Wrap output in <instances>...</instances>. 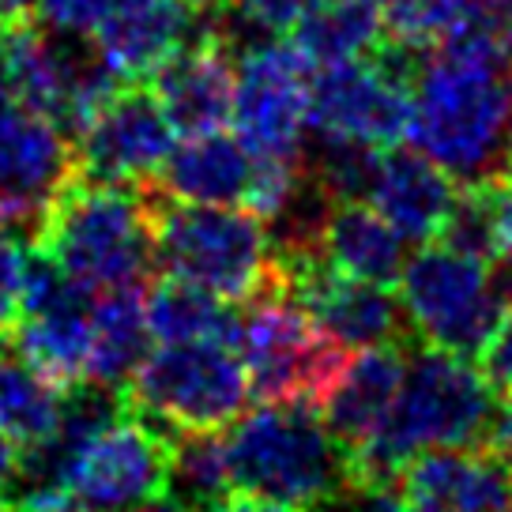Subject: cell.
<instances>
[{
    "label": "cell",
    "mask_w": 512,
    "mask_h": 512,
    "mask_svg": "<svg viewBox=\"0 0 512 512\" xmlns=\"http://www.w3.org/2000/svg\"><path fill=\"white\" fill-rule=\"evenodd\" d=\"M497 392L475 362L441 347H411L400 396L384 426L362 448L347 452L354 486H396L403 467L430 448L490 441Z\"/></svg>",
    "instance_id": "obj_1"
},
{
    "label": "cell",
    "mask_w": 512,
    "mask_h": 512,
    "mask_svg": "<svg viewBox=\"0 0 512 512\" xmlns=\"http://www.w3.org/2000/svg\"><path fill=\"white\" fill-rule=\"evenodd\" d=\"M223 441L230 486L241 497L320 512L354 486L347 448L332 437L313 403H260L230 422Z\"/></svg>",
    "instance_id": "obj_2"
},
{
    "label": "cell",
    "mask_w": 512,
    "mask_h": 512,
    "mask_svg": "<svg viewBox=\"0 0 512 512\" xmlns=\"http://www.w3.org/2000/svg\"><path fill=\"white\" fill-rule=\"evenodd\" d=\"M34 249L91 294L144 287L155 268L151 192L72 174L34 226Z\"/></svg>",
    "instance_id": "obj_3"
},
{
    "label": "cell",
    "mask_w": 512,
    "mask_h": 512,
    "mask_svg": "<svg viewBox=\"0 0 512 512\" xmlns=\"http://www.w3.org/2000/svg\"><path fill=\"white\" fill-rule=\"evenodd\" d=\"M411 144L456 185H479L512 170L501 64L430 53L411 87Z\"/></svg>",
    "instance_id": "obj_4"
},
{
    "label": "cell",
    "mask_w": 512,
    "mask_h": 512,
    "mask_svg": "<svg viewBox=\"0 0 512 512\" xmlns=\"http://www.w3.org/2000/svg\"><path fill=\"white\" fill-rule=\"evenodd\" d=\"M155 264L162 275L208 290L223 302H253L279 287V253L264 219L245 208L181 204L151 189Z\"/></svg>",
    "instance_id": "obj_5"
},
{
    "label": "cell",
    "mask_w": 512,
    "mask_h": 512,
    "mask_svg": "<svg viewBox=\"0 0 512 512\" xmlns=\"http://www.w3.org/2000/svg\"><path fill=\"white\" fill-rule=\"evenodd\" d=\"M253 396L238 347L219 339L159 343L128 381L132 411L166 433L226 430Z\"/></svg>",
    "instance_id": "obj_6"
},
{
    "label": "cell",
    "mask_w": 512,
    "mask_h": 512,
    "mask_svg": "<svg viewBox=\"0 0 512 512\" xmlns=\"http://www.w3.org/2000/svg\"><path fill=\"white\" fill-rule=\"evenodd\" d=\"M400 302L422 343L475 358L512 302V279L486 260L422 245L403 260Z\"/></svg>",
    "instance_id": "obj_7"
},
{
    "label": "cell",
    "mask_w": 512,
    "mask_h": 512,
    "mask_svg": "<svg viewBox=\"0 0 512 512\" xmlns=\"http://www.w3.org/2000/svg\"><path fill=\"white\" fill-rule=\"evenodd\" d=\"M0 76L27 110L46 117L72 140L121 87L98 46H87V38L76 34L53 31L46 23L8 27L0 38Z\"/></svg>",
    "instance_id": "obj_8"
},
{
    "label": "cell",
    "mask_w": 512,
    "mask_h": 512,
    "mask_svg": "<svg viewBox=\"0 0 512 512\" xmlns=\"http://www.w3.org/2000/svg\"><path fill=\"white\" fill-rule=\"evenodd\" d=\"M238 354L260 403L302 400L313 407H320L351 358L283 287L253 298L241 313Z\"/></svg>",
    "instance_id": "obj_9"
},
{
    "label": "cell",
    "mask_w": 512,
    "mask_h": 512,
    "mask_svg": "<svg viewBox=\"0 0 512 512\" xmlns=\"http://www.w3.org/2000/svg\"><path fill=\"white\" fill-rule=\"evenodd\" d=\"M313 68L290 42L260 38L234 57V128L260 159L302 162Z\"/></svg>",
    "instance_id": "obj_10"
},
{
    "label": "cell",
    "mask_w": 512,
    "mask_h": 512,
    "mask_svg": "<svg viewBox=\"0 0 512 512\" xmlns=\"http://www.w3.org/2000/svg\"><path fill=\"white\" fill-rule=\"evenodd\" d=\"M174 433L128 411L80 448L68 471L76 512H132L170 490Z\"/></svg>",
    "instance_id": "obj_11"
},
{
    "label": "cell",
    "mask_w": 512,
    "mask_h": 512,
    "mask_svg": "<svg viewBox=\"0 0 512 512\" xmlns=\"http://www.w3.org/2000/svg\"><path fill=\"white\" fill-rule=\"evenodd\" d=\"M279 287L347 354L388 343H415L407 309L392 290L343 275L320 253L279 260Z\"/></svg>",
    "instance_id": "obj_12"
},
{
    "label": "cell",
    "mask_w": 512,
    "mask_h": 512,
    "mask_svg": "<svg viewBox=\"0 0 512 512\" xmlns=\"http://www.w3.org/2000/svg\"><path fill=\"white\" fill-rule=\"evenodd\" d=\"M76 174L128 189L155 185L174 151V125L159 95L140 83L117 87L76 136Z\"/></svg>",
    "instance_id": "obj_13"
},
{
    "label": "cell",
    "mask_w": 512,
    "mask_h": 512,
    "mask_svg": "<svg viewBox=\"0 0 512 512\" xmlns=\"http://www.w3.org/2000/svg\"><path fill=\"white\" fill-rule=\"evenodd\" d=\"M407 128H411V83L388 76L369 57L313 68L309 132L388 151L407 140Z\"/></svg>",
    "instance_id": "obj_14"
},
{
    "label": "cell",
    "mask_w": 512,
    "mask_h": 512,
    "mask_svg": "<svg viewBox=\"0 0 512 512\" xmlns=\"http://www.w3.org/2000/svg\"><path fill=\"white\" fill-rule=\"evenodd\" d=\"M76 174V151L57 125L12 98L0 110V226H38Z\"/></svg>",
    "instance_id": "obj_15"
},
{
    "label": "cell",
    "mask_w": 512,
    "mask_h": 512,
    "mask_svg": "<svg viewBox=\"0 0 512 512\" xmlns=\"http://www.w3.org/2000/svg\"><path fill=\"white\" fill-rule=\"evenodd\" d=\"M396 486L415 512H512V464L490 445L430 448Z\"/></svg>",
    "instance_id": "obj_16"
},
{
    "label": "cell",
    "mask_w": 512,
    "mask_h": 512,
    "mask_svg": "<svg viewBox=\"0 0 512 512\" xmlns=\"http://www.w3.org/2000/svg\"><path fill=\"white\" fill-rule=\"evenodd\" d=\"M208 19L204 12H192L185 0H121L98 27L95 46L117 80L144 83L192 46Z\"/></svg>",
    "instance_id": "obj_17"
},
{
    "label": "cell",
    "mask_w": 512,
    "mask_h": 512,
    "mask_svg": "<svg viewBox=\"0 0 512 512\" xmlns=\"http://www.w3.org/2000/svg\"><path fill=\"white\" fill-rule=\"evenodd\" d=\"M151 91L159 95L174 132L185 136L219 132L234 117V53L219 38V12L192 46L155 72Z\"/></svg>",
    "instance_id": "obj_18"
},
{
    "label": "cell",
    "mask_w": 512,
    "mask_h": 512,
    "mask_svg": "<svg viewBox=\"0 0 512 512\" xmlns=\"http://www.w3.org/2000/svg\"><path fill=\"white\" fill-rule=\"evenodd\" d=\"M411 347L415 343H388V347L351 354L336 384L328 388V396L320 400L324 426L347 452L362 448L384 426V418L400 396Z\"/></svg>",
    "instance_id": "obj_19"
},
{
    "label": "cell",
    "mask_w": 512,
    "mask_h": 512,
    "mask_svg": "<svg viewBox=\"0 0 512 512\" xmlns=\"http://www.w3.org/2000/svg\"><path fill=\"white\" fill-rule=\"evenodd\" d=\"M256 181V155L241 136L230 132H200L174 144L166 166L151 189L181 200V204H219V208H245Z\"/></svg>",
    "instance_id": "obj_20"
},
{
    "label": "cell",
    "mask_w": 512,
    "mask_h": 512,
    "mask_svg": "<svg viewBox=\"0 0 512 512\" xmlns=\"http://www.w3.org/2000/svg\"><path fill=\"white\" fill-rule=\"evenodd\" d=\"M456 189L460 185L418 147H388L377 162L369 204L400 230L403 241L430 245L445 226Z\"/></svg>",
    "instance_id": "obj_21"
},
{
    "label": "cell",
    "mask_w": 512,
    "mask_h": 512,
    "mask_svg": "<svg viewBox=\"0 0 512 512\" xmlns=\"http://www.w3.org/2000/svg\"><path fill=\"white\" fill-rule=\"evenodd\" d=\"M320 256L351 279L392 287L400 283L407 241L369 200L336 204L320 238Z\"/></svg>",
    "instance_id": "obj_22"
},
{
    "label": "cell",
    "mask_w": 512,
    "mask_h": 512,
    "mask_svg": "<svg viewBox=\"0 0 512 512\" xmlns=\"http://www.w3.org/2000/svg\"><path fill=\"white\" fill-rule=\"evenodd\" d=\"M381 38L377 0H305L302 16L290 27V46L309 68L362 61L381 46Z\"/></svg>",
    "instance_id": "obj_23"
},
{
    "label": "cell",
    "mask_w": 512,
    "mask_h": 512,
    "mask_svg": "<svg viewBox=\"0 0 512 512\" xmlns=\"http://www.w3.org/2000/svg\"><path fill=\"white\" fill-rule=\"evenodd\" d=\"M144 287H121L95 294L91 305V369L87 381L110 384V388H128L136 366L144 362L151 328H147Z\"/></svg>",
    "instance_id": "obj_24"
},
{
    "label": "cell",
    "mask_w": 512,
    "mask_h": 512,
    "mask_svg": "<svg viewBox=\"0 0 512 512\" xmlns=\"http://www.w3.org/2000/svg\"><path fill=\"white\" fill-rule=\"evenodd\" d=\"M144 309L155 343H189V339H219L230 347L241 343V313L234 302H223L208 290L170 275L147 290Z\"/></svg>",
    "instance_id": "obj_25"
},
{
    "label": "cell",
    "mask_w": 512,
    "mask_h": 512,
    "mask_svg": "<svg viewBox=\"0 0 512 512\" xmlns=\"http://www.w3.org/2000/svg\"><path fill=\"white\" fill-rule=\"evenodd\" d=\"M64 384L31 366L16 347H0V433L16 448L42 445L57 430Z\"/></svg>",
    "instance_id": "obj_26"
},
{
    "label": "cell",
    "mask_w": 512,
    "mask_h": 512,
    "mask_svg": "<svg viewBox=\"0 0 512 512\" xmlns=\"http://www.w3.org/2000/svg\"><path fill=\"white\" fill-rule=\"evenodd\" d=\"M177 505L189 512L219 509L234 497L230 467H226V441L219 430L208 433H174V460H170V490Z\"/></svg>",
    "instance_id": "obj_27"
},
{
    "label": "cell",
    "mask_w": 512,
    "mask_h": 512,
    "mask_svg": "<svg viewBox=\"0 0 512 512\" xmlns=\"http://www.w3.org/2000/svg\"><path fill=\"white\" fill-rule=\"evenodd\" d=\"M377 162H381L377 147L358 144V140H339V136H317V132H309L302 155L305 174L313 177L336 204L369 200Z\"/></svg>",
    "instance_id": "obj_28"
},
{
    "label": "cell",
    "mask_w": 512,
    "mask_h": 512,
    "mask_svg": "<svg viewBox=\"0 0 512 512\" xmlns=\"http://www.w3.org/2000/svg\"><path fill=\"white\" fill-rule=\"evenodd\" d=\"M437 245L475 256V260H486V264H497L494 189H490V181L456 189V200H452L445 226L437 234Z\"/></svg>",
    "instance_id": "obj_29"
},
{
    "label": "cell",
    "mask_w": 512,
    "mask_h": 512,
    "mask_svg": "<svg viewBox=\"0 0 512 512\" xmlns=\"http://www.w3.org/2000/svg\"><path fill=\"white\" fill-rule=\"evenodd\" d=\"M467 0H377L384 23V38L415 49L441 46V38L452 31Z\"/></svg>",
    "instance_id": "obj_30"
},
{
    "label": "cell",
    "mask_w": 512,
    "mask_h": 512,
    "mask_svg": "<svg viewBox=\"0 0 512 512\" xmlns=\"http://www.w3.org/2000/svg\"><path fill=\"white\" fill-rule=\"evenodd\" d=\"M305 0H230L219 12V38L238 57L249 42L290 34L302 16Z\"/></svg>",
    "instance_id": "obj_31"
},
{
    "label": "cell",
    "mask_w": 512,
    "mask_h": 512,
    "mask_svg": "<svg viewBox=\"0 0 512 512\" xmlns=\"http://www.w3.org/2000/svg\"><path fill=\"white\" fill-rule=\"evenodd\" d=\"M27 268H31V245H23L8 226H0V339L12 336L23 317Z\"/></svg>",
    "instance_id": "obj_32"
},
{
    "label": "cell",
    "mask_w": 512,
    "mask_h": 512,
    "mask_svg": "<svg viewBox=\"0 0 512 512\" xmlns=\"http://www.w3.org/2000/svg\"><path fill=\"white\" fill-rule=\"evenodd\" d=\"M121 0H42L38 19L61 34H76V38H91L98 27L113 16Z\"/></svg>",
    "instance_id": "obj_33"
},
{
    "label": "cell",
    "mask_w": 512,
    "mask_h": 512,
    "mask_svg": "<svg viewBox=\"0 0 512 512\" xmlns=\"http://www.w3.org/2000/svg\"><path fill=\"white\" fill-rule=\"evenodd\" d=\"M475 358H479L475 366H479V373L486 377V384L494 388L497 396L509 400L512 396V302L505 305V313H501V320H497V328L490 332L486 347H482Z\"/></svg>",
    "instance_id": "obj_34"
},
{
    "label": "cell",
    "mask_w": 512,
    "mask_h": 512,
    "mask_svg": "<svg viewBox=\"0 0 512 512\" xmlns=\"http://www.w3.org/2000/svg\"><path fill=\"white\" fill-rule=\"evenodd\" d=\"M332 512H415L400 494V486H351L339 497Z\"/></svg>",
    "instance_id": "obj_35"
},
{
    "label": "cell",
    "mask_w": 512,
    "mask_h": 512,
    "mask_svg": "<svg viewBox=\"0 0 512 512\" xmlns=\"http://www.w3.org/2000/svg\"><path fill=\"white\" fill-rule=\"evenodd\" d=\"M494 189V226H497V264L512 279V170L490 177Z\"/></svg>",
    "instance_id": "obj_36"
},
{
    "label": "cell",
    "mask_w": 512,
    "mask_h": 512,
    "mask_svg": "<svg viewBox=\"0 0 512 512\" xmlns=\"http://www.w3.org/2000/svg\"><path fill=\"white\" fill-rule=\"evenodd\" d=\"M486 445L501 452L505 460L512 464V396L505 403H497V415H494V426H490V441Z\"/></svg>",
    "instance_id": "obj_37"
},
{
    "label": "cell",
    "mask_w": 512,
    "mask_h": 512,
    "mask_svg": "<svg viewBox=\"0 0 512 512\" xmlns=\"http://www.w3.org/2000/svg\"><path fill=\"white\" fill-rule=\"evenodd\" d=\"M42 0H0V23L4 27H19V23H34L38 19Z\"/></svg>",
    "instance_id": "obj_38"
},
{
    "label": "cell",
    "mask_w": 512,
    "mask_h": 512,
    "mask_svg": "<svg viewBox=\"0 0 512 512\" xmlns=\"http://www.w3.org/2000/svg\"><path fill=\"white\" fill-rule=\"evenodd\" d=\"M211 512H294V509H283V505H268V501H253V497H226L219 509H211Z\"/></svg>",
    "instance_id": "obj_39"
},
{
    "label": "cell",
    "mask_w": 512,
    "mask_h": 512,
    "mask_svg": "<svg viewBox=\"0 0 512 512\" xmlns=\"http://www.w3.org/2000/svg\"><path fill=\"white\" fill-rule=\"evenodd\" d=\"M16 460H19V452H16V445L0 433V490L8 486V479H12V471H16Z\"/></svg>",
    "instance_id": "obj_40"
},
{
    "label": "cell",
    "mask_w": 512,
    "mask_h": 512,
    "mask_svg": "<svg viewBox=\"0 0 512 512\" xmlns=\"http://www.w3.org/2000/svg\"><path fill=\"white\" fill-rule=\"evenodd\" d=\"M132 512H189L185 505H177L174 497L166 494V497H159V501H151V505H140V509H132Z\"/></svg>",
    "instance_id": "obj_41"
},
{
    "label": "cell",
    "mask_w": 512,
    "mask_h": 512,
    "mask_svg": "<svg viewBox=\"0 0 512 512\" xmlns=\"http://www.w3.org/2000/svg\"><path fill=\"white\" fill-rule=\"evenodd\" d=\"M192 12H204V16H215V12H223L230 0H185Z\"/></svg>",
    "instance_id": "obj_42"
},
{
    "label": "cell",
    "mask_w": 512,
    "mask_h": 512,
    "mask_svg": "<svg viewBox=\"0 0 512 512\" xmlns=\"http://www.w3.org/2000/svg\"><path fill=\"white\" fill-rule=\"evenodd\" d=\"M505 132H509V151H512V72L505 76Z\"/></svg>",
    "instance_id": "obj_43"
},
{
    "label": "cell",
    "mask_w": 512,
    "mask_h": 512,
    "mask_svg": "<svg viewBox=\"0 0 512 512\" xmlns=\"http://www.w3.org/2000/svg\"><path fill=\"white\" fill-rule=\"evenodd\" d=\"M505 57L512 61V23H509V34H505Z\"/></svg>",
    "instance_id": "obj_44"
},
{
    "label": "cell",
    "mask_w": 512,
    "mask_h": 512,
    "mask_svg": "<svg viewBox=\"0 0 512 512\" xmlns=\"http://www.w3.org/2000/svg\"><path fill=\"white\" fill-rule=\"evenodd\" d=\"M0 27H4V23H0Z\"/></svg>",
    "instance_id": "obj_45"
}]
</instances>
